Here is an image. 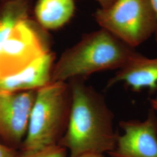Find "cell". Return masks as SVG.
Masks as SVG:
<instances>
[{"label": "cell", "instance_id": "1", "mask_svg": "<svg viewBox=\"0 0 157 157\" xmlns=\"http://www.w3.org/2000/svg\"><path fill=\"white\" fill-rule=\"evenodd\" d=\"M71 103L67 127L58 142L70 157L112 151L119 134L113 128L114 114L104 97L83 79L70 81Z\"/></svg>", "mask_w": 157, "mask_h": 157}, {"label": "cell", "instance_id": "2", "mask_svg": "<svg viewBox=\"0 0 157 157\" xmlns=\"http://www.w3.org/2000/svg\"><path fill=\"white\" fill-rule=\"evenodd\" d=\"M137 53L104 29L84 34L54 63L51 82L87 78L93 73L124 67Z\"/></svg>", "mask_w": 157, "mask_h": 157}, {"label": "cell", "instance_id": "3", "mask_svg": "<svg viewBox=\"0 0 157 157\" xmlns=\"http://www.w3.org/2000/svg\"><path fill=\"white\" fill-rule=\"evenodd\" d=\"M71 103L67 82H51L37 90L20 150H37L58 144L67 127Z\"/></svg>", "mask_w": 157, "mask_h": 157}, {"label": "cell", "instance_id": "4", "mask_svg": "<svg viewBox=\"0 0 157 157\" xmlns=\"http://www.w3.org/2000/svg\"><path fill=\"white\" fill-rule=\"evenodd\" d=\"M95 21L126 44L136 48L152 35L157 18L150 0H117L94 13Z\"/></svg>", "mask_w": 157, "mask_h": 157}, {"label": "cell", "instance_id": "5", "mask_svg": "<svg viewBox=\"0 0 157 157\" xmlns=\"http://www.w3.org/2000/svg\"><path fill=\"white\" fill-rule=\"evenodd\" d=\"M50 51L47 30L30 17L23 20L0 43V79L20 73Z\"/></svg>", "mask_w": 157, "mask_h": 157}, {"label": "cell", "instance_id": "6", "mask_svg": "<svg viewBox=\"0 0 157 157\" xmlns=\"http://www.w3.org/2000/svg\"><path fill=\"white\" fill-rule=\"evenodd\" d=\"M37 90H0V139L6 146L20 148L26 135Z\"/></svg>", "mask_w": 157, "mask_h": 157}, {"label": "cell", "instance_id": "7", "mask_svg": "<svg viewBox=\"0 0 157 157\" xmlns=\"http://www.w3.org/2000/svg\"><path fill=\"white\" fill-rule=\"evenodd\" d=\"M124 130L118 136L115 148L108 153L111 157H157V115L151 108L146 119L121 121Z\"/></svg>", "mask_w": 157, "mask_h": 157}, {"label": "cell", "instance_id": "8", "mask_svg": "<svg viewBox=\"0 0 157 157\" xmlns=\"http://www.w3.org/2000/svg\"><path fill=\"white\" fill-rule=\"evenodd\" d=\"M119 82L124 83L126 89L134 92L143 89L148 90L150 95L157 92V58H149L140 52L133 56L124 67L117 71L109 78L105 89Z\"/></svg>", "mask_w": 157, "mask_h": 157}, {"label": "cell", "instance_id": "9", "mask_svg": "<svg viewBox=\"0 0 157 157\" xmlns=\"http://www.w3.org/2000/svg\"><path fill=\"white\" fill-rule=\"evenodd\" d=\"M55 54L50 51L32 62L22 72L0 79V90L17 92L37 90L51 82Z\"/></svg>", "mask_w": 157, "mask_h": 157}, {"label": "cell", "instance_id": "10", "mask_svg": "<svg viewBox=\"0 0 157 157\" xmlns=\"http://www.w3.org/2000/svg\"><path fill=\"white\" fill-rule=\"evenodd\" d=\"M74 0H38L34 8L36 22L46 30L61 28L71 19Z\"/></svg>", "mask_w": 157, "mask_h": 157}, {"label": "cell", "instance_id": "11", "mask_svg": "<svg viewBox=\"0 0 157 157\" xmlns=\"http://www.w3.org/2000/svg\"><path fill=\"white\" fill-rule=\"evenodd\" d=\"M30 0H7L0 2V43L17 25L29 17Z\"/></svg>", "mask_w": 157, "mask_h": 157}, {"label": "cell", "instance_id": "12", "mask_svg": "<svg viewBox=\"0 0 157 157\" xmlns=\"http://www.w3.org/2000/svg\"><path fill=\"white\" fill-rule=\"evenodd\" d=\"M15 157H67V149L56 144L37 150H20Z\"/></svg>", "mask_w": 157, "mask_h": 157}, {"label": "cell", "instance_id": "13", "mask_svg": "<svg viewBox=\"0 0 157 157\" xmlns=\"http://www.w3.org/2000/svg\"><path fill=\"white\" fill-rule=\"evenodd\" d=\"M17 153V149L0 142V157H15Z\"/></svg>", "mask_w": 157, "mask_h": 157}, {"label": "cell", "instance_id": "14", "mask_svg": "<svg viewBox=\"0 0 157 157\" xmlns=\"http://www.w3.org/2000/svg\"><path fill=\"white\" fill-rule=\"evenodd\" d=\"M101 6V9H107L109 8L117 0H96Z\"/></svg>", "mask_w": 157, "mask_h": 157}, {"label": "cell", "instance_id": "15", "mask_svg": "<svg viewBox=\"0 0 157 157\" xmlns=\"http://www.w3.org/2000/svg\"><path fill=\"white\" fill-rule=\"evenodd\" d=\"M150 1L151 2L152 6V8L154 9V11L155 12V13L156 15V17H157V0H150ZM154 37H155V41H156V42L157 43V26L155 32V34H154Z\"/></svg>", "mask_w": 157, "mask_h": 157}, {"label": "cell", "instance_id": "16", "mask_svg": "<svg viewBox=\"0 0 157 157\" xmlns=\"http://www.w3.org/2000/svg\"><path fill=\"white\" fill-rule=\"evenodd\" d=\"M149 101L151 105V108L157 112V95L155 97L150 98Z\"/></svg>", "mask_w": 157, "mask_h": 157}, {"label": "cell", "instance_id": "17", "mask_svg": "<svg viewBox=\"0 0 157 157\" xmlns=\"http://www.w3.org/2000/svg\"><path fill=\"white\" fill-rule=\"evenodd\" d=\"M78 157H104V154H95V153H89L82 155Z\"/></svg>", "mask_w": 157, "mask_h": 157}, {"label": "cell", "instance_id": "18", "mask_svg": "<svg viewBox=\"0 0 157 157\" xmlns=\"http://www.w3.org/2000/svg\"><path fill=\"white\" fill-rule=\"evenodd\" d=\"M7 0H0V2H4V1H6Z\"/></svg>", "mask_w": 157, "mask_h": 157}]
</instances>
